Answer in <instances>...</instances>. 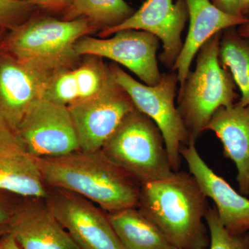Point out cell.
Wrapping results in <instances>:
<instances>
[{"instance_id": "1", "label": "cell", "mask_w": 249, "mask_h": 249, "mask_svg": "<svg viewBox=\"0 0 249 249\" xmlns=\"http://www.w3.org/2000/svg\"><path fill=\"white\" fill-rule=\"evenodd\" d=\"M207 199L191 173L174 171L168 178L141 185L138 209L170 245L208 249Z\"/></svg>"}, {"instance_id": "2", "label": "cell", "mask_w": 249, "mask_h": 249, "mask_svg": "<svg viewBox=\"0 0 249 249\" xmlns=\"http://www.w3.org/2000/svg\"><path fill=\"white\" fill-rule=\"evenodd\" d=\"M36 159L48 187L79 195L109 213L138 208L141 186L101 151Z\"/></svg>"}, {"instance_id": "3", "label": "cell", "mask_w": 249, "mask_h": 249, "mask_svg": "<svg viewBox=\"0 0 249 249\" xmlns=\"http://www.w3.org/2000/svg\"><path fill=\"white\" fill-rule=\"evenodd\" d=\"M98 29L86 18L60 20L51 17H31L8 31L1 50L53 76L77 66L79 55L75 45Z\"/></svg>"}, {"instance_id": "4", "label": "cell", "mask_w": 249, "mask_h": 249, "mask_svg": "<svg viewBox=\"0 0 249 249\" xmlns=\"http://www.w3.org/2000/svg\"><path fill=\"white\" fill-rule=\"evenodd\" d=\"M222 32L211 37L201 47L196 53L194 71L189 72L178 89L177 107L190 142L196 143L218 109L231 106L238 97L231 73L219 62Z\"/></svg>"}, {"instance_id": "5", "label": "cell", "mask_w": 249, "mask_h": 249, "mask_svg": "<svg viewBox=\"0 0 249 249\" xmlns=\"http://www.w3.org/2000/svg\"><path fill=\"white\" fill-rule=\"evenodd\" d=\"M101 151L141 185L168 178L174 172L160 128L137 108L124 118Z\"/></svg>"}, {"instance_id": "6", "label": "cell", "mask_w": 249, "mask_h": 249, "mask_svg": "<svg viewBox=\"0 0 249 249\" xmlns=\"http://www.w3.org/2000/svg\"><path fill=\"white\" fill-rule=\"evenodd\" d=\"M114 79L129 95L134 106L158 126L173 171L181 165L180 148L190 143L184 123L175 106L178 76L175 71L163 73L155 86L142 84L124 71L117 64L109 65Z\"/></svg>"}, {"instance_id": "7", "label": "cell", "mask_w": 249, "mask_h": 249, "mask_svg": "<svg viewBox=\"0 0 249 249\" xmlns=\"http://www.w3.org/2000/svg\"><path fill=\"white\" fill-rule=\"evenodd\" d=\"M15 133L36 158L61 157L80 150L68 107L43 98L32 103Z\"/></svg>"}, {"instance_id": "8", "label": "cell", "mask_w": 249, "mask_h": 249, "mask_svg": "<svg viewBox=\"0 0 249 249\" xmlns=\"http://www.w3.org/2000/svg\"><path fill=\"white\" fill-rule=\"evenodd\" d=\"M159 48L160 40L156 36L133 29L118 31L109 38L84 36L75 45L79 56L109 59L128 69L150 86L157 85L161 76L157 58Z\"/></svg>"}, {"instance_id": "9", "label": "cell", "mask_w": 249, "mask_h": 249, "mask_svg": "<svg viewBox=\"0 0 249 249\" xmlns=\"http://www.w3.org/2000/svg\"><path fill=\"white\" fill-rule=\"evenodd\" d=\"M48 189L46 202L80 249H125L107 215L93 203L66 190Z\"/></svg>"}, {"instance_id": "10", "label": "cell", "mask_w": 249, "mask_h": 249, "mask_svg": "<svg viewBox=\"0 0 249 249\" xmlns=\"http://www.w3.org/2000/svg\"><path fill=\"white\" fill-rule=\"evenodd\" d=\"M67 107L80 150L89 152L101 151L124 118L136 109L129 95L116 81L96 96Z\"/></svg>"}, {"instance_id": "11", "label": "cell", "mask_w": 249, "mask_h": 249, "mask_svg": "<svg viewBox=\"0 0 249 249\" xmlns=\"http://www.w3.org/2000/svg\"><path fill=\"white\" fill-rule=\"evenodd\" d=\"M188 19V10L184 0H145L130 17L116 27L100 31L99 37H109L118 31H146L161 41L163 52L160 55L162 64L172 70L182 50L181 34Z\"/></svg>"}, {"instance_id": "12", "label": "cell", "mask_w": 249, "mask_h": 249, "mask_svg": "<svg viewBox=\"0 0 249 249\" xmlns=\"http://www.w3.org/2000/svg\"><path fill=\"white\" fill-rule=\"evenodd\" d=\"M52 77L0 50V116L14 132Z\"/></svg>"}, {"instance_id": "13", "label": "cell", "mask_w": 249, "mask_h": 249, "mask_svg": "<svg viewBox=\"0 0 249 249\" xmlns=\"http://www.w3.org/2000/svg\"><path fill=\"white\" fill-rule=\"evenodd\" d=\"M194 142L182 145L180 154L201 191L215 205L219 219L232 234L249 232V199L237 193L206 164Z\"/></svg>"}, {"instance_id": "14", "label": "cell", "mask_w": 249, "mask_h": 249, "mask_svg": "<svg viewBox=\"0 0 249 249\" xmlns=\"http://www.w3.org/2000/svg\"><path fill=\"white\" fill-rule=\"evenodd\" d=\"M0 191L44 200L49 192L37 159L4 121L0 124Z\"/></svg>"}, {"instance_id": "15", "label": "cell", "mask_w": 249, "mask_h": 249, "mask_svg": "<svg viewBox=\"0 0 249 249\" xmlns=\"http://www.w3.org/2000/svg\"><path fill=\"white\" fill-rule=\"evenodd\" d=\"M7 227L22 249H80L44 199L16 206Z\"/></svg>"}, {"instance_id": "16", "label": "cell", "mask_w": 249, "mask_h": 249, "mask_svg": "<svg viewBox=\"0 0 249 249\" xmlns=\"http://www.w3.org/2000/svg\"><path fill=\"white\" fill-rule=\"evenodd\" d=\"M114 82L109 65L102 58L87 55L78 66L55 73L49 80L42 98L69 106L96 96Z\"/></svg>"}, {"instance_id": "17", "label": "cell", "mask_w": 249, "mask_h": 249, "mask_svg": "<svg viewBox=\"0 0 249 249\" xmlns=\"http://www.w3.org/2000/svg\"><path fill=\"white\" fill-rule=\"evenodd\" d=\"M188 10L189 29L182 50L172 71L181 86L189 73L192 62L201 47L211 37L229 28L238 27L247 20L244 16H232L216 7L211 0H184Z\"/></svg>"}, {"instance_id": "18", "label": "cell", "mask_w": 249, "mask_h": 249, "mask_svg": "<svg viewBox=\"0 0 249 249\" xmlns=\"http://www.w3.org/2000/svg\"><path fill=\"white\" fill-rule=\"evenodd\" d=\"M206 130L213 132L222 142L224 157L237 168L240 193L249 199V106L236 103L219 108Z\"/></svg>"}, {"instance_id": "19", "label": "cell", "mask_w": 249, "mask_h": 249, "mask_svg": "<svg viewBox=\"0 0 249 249\" xmlns=\"http://www.w3.org/2000/svg\"><path fill=\"white\" fill-rule=\"evenodd\" d=\"M107 217L125 249H165L171 246L138 208L110 213Z\"/></svg>"}, {"instance_id": "20", "label": "cell", "mask_w": 249, "mask_h": 249, "mask_svg": "<svg viewBox=\"0 0 249 249\" xmlns=\"http://www.w3.org/2000/svg\"><path fill=\"white\" fill-rule=\"evenodd\" d=\"M219 58L240 90L238 103L249 106V38L241 36L235 27L226 29L221 37Z\"/></svg>"}, {"instance_id": "21", "label": "cell", "mask_w": 249, "mask_h": 249, "mask_svg": "<svg viewBox=\"0 0 249 249\" xmlns=\"http://www.w3.org/2000/svg\"><path fill=\"white\" fill-rule=\"evenodd\" d=\"M65 11L66 20L86 18L101 31L119 25L135 11L124 0H70Z\"/></svg>"}, {"instance_id": "22", "label": "cell", "mask_w": 249, "mask_h": 249, "mask_svg": "<svg viewBox=\"0 0 249 249\" xmlns=\"http://www.w3.org/2000/svg\"><path fill=\"white\" fill-rule=\"evenodd\" d=\"M205 222L209 232V249H249V232H229L219 219L215 208H209Z\"/></svg>"}, {"instance_id": "23", "label": "cell", "mask_w": 249, "mask_h": 249, "mask_svg": "<svg viewBox=\"0 0 249 249\" xmlns=\"http://www.w3.org/2000/svg\"><path fill=\"white\" fill-rule=\"evenodd\" d=\"M36 8L25 0H0V29L18 27L32 17Z\"/></svg>"}, {"instance_id": "24", "label": "cell", "mask_w": 249, "mask_h": 249, "mask_svg": "<svg viewBox=\"0 0 249 249\" xmlns=\"http://www.w3.org/2000/svg\"><path fill=\"white\" fill-rule=\"evenodd\" d=\"M25 1L36 7L39 6L42 9L59 11V10L66 9L70 4V0H25Z\"/></svg>"}, {"instance_id": "25", "label": "cell", "mask_w": 249, "mask_h": 249, "mask_svg": "<svg viewBox=\"0 0 249 249\" xmlns=\"http://www.w3.org/2000/svg\"><path fill=\"white\" fill-rule=\"evenodd\" d=\"M221 11L232 16H243L241 13L240 5L237 0H211ZM245 17V16H244Z\"/></svg>"}, {"instance_id": "26", "label": "cell", "mask_w": 249, "mask_h": 249, "mask_svg": "<svg viewBox=\"0 0 249 249\" xmlns=\"http://www.w3.org/2000/svg\"><path fill=\"white\" fill-rule=\"evenodd\" d=\"M1 192L3 191H0V193ZM15 208L16 206H12L3 195L0 194V227L7 225L14 213Z\"/></svg>"}, {"instance_id": "27", "label": "cell", "mask_w": 249, "mask_h": 249, "mask_svg": "<svg viewBox=\"0 0 249 249\" xmlns=\"http://www.w3.org/2000/svg\"><path fill=\"white\" fill-rule=\"evenodd\" d=\"M0 249H22L9 232L0 239Z\"/></svg>"}, {"instance_id": "28", "label": "cell", "mask_w": 249, "mask_h": 249, "mask_svg": "<svg viewBox=\"0 0 249 249\" xmlns=\"http://www.w3.org/2000/svg\"><path fill=\"white\" fill-rule=\"evenodd\" d=\"M237 31L242 37L249 38V17L247 18V20L244 24L238 26Z\"/></svg>"}, {"instance_id": "29", "label": "cell", "mask_w": 249, "mask_h": 249, "mask_svg": "<svg viewBox=\"0 0 249 249\" xmlns=\"http://www.w3.org/2000/svg\"><path fill=\"white\" fill-rule=\"evenodd\" d=\"M240 5L241 13L245 18L249 17V0H237Z\"/></svg>"}, {"instance_id": "30", "label": "cell", "mask_w": 249, "mask_h": 249, "mask_svg": "<svg viewBox=\"0 0 249 249\" xmlns=\"http://www.w3.org/2000/svg\"><path fill=\"white\" fill-rule=\"evenodd\" d=\"M8 232L7 225L2 226L0 227V239L1 238L2 236H4L6 232Z\"/></svg>"}, {"instance_id": "31", "label": "cell", "mask_w": 249, "mask_h": 249, "mask_svg": "<svg viewBox=\"0 0 249 249\" xmlns=\"http://www.w3.org/2000/svg\"><path fill=\"white\" fill-rule=\"evenodd\" d=\"M4 29H0V50H1V42H2L3 38H4Z\"/></svg>"}, {"instance_id": "32", "label": "cell", "mask_w": 249, "mask_h": 249, "mask_svg": "<svg viewBox=\"0 0 249 249\" xmlns=\"http://www.w3.org/2000/svg\"><path fill=\"white\" fill-rule=\"evenodd\" d=\"M165 249H182L180 248H178V247H173V246H170L169 247Z\"/></svg>"}, {"instance_id": "33", "label": "cell", "mask_w": 249, "mask_h": 249, "mask_svg": "<svg viewBox=\"0 0 249 249\" xmlns=\"http://www.w3.org/2000/svg\"><path fill=\"white\" fill-rule=\"evenodd\" d=\"M3 122L2 119H1V116H0V124Z\"/></svg>"}]
</instances>
